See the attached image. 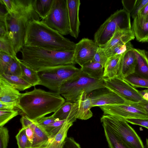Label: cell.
<instances>
[{
	"mask_svg": "<svg viewBox=\"0 0 148 148\" xmlns=\"http://www.w3.org/2000/svg\"><path fill=\"white\" fill-rule=\"evenodd\" d=\"M106 87L102 79L92 78L82 72L76 77L64 82L58 92L66 101L73 102L83 91L87 94L96 89Z\"/></svg>",
	"mask_w": 148,
	"mask_h": 148,
	"instance_id": "cell-7",
	"label": "cell"
},
{
	"mask_svg": "<svg viewBox=\"0 0 148 148\" xmlns=\"http://www.w3.org/2000/svg\"><path fill=\"white\" fill-rule=\"evenodd\" d=\"M132 29L139 42H148V15L137 16L133 20Z\"/></svg>",
	"mask_w": 148,
	"mask_h": 148,
	"instance_id": "cell-18",
	"label": "cell"
},
{
	"mask_svg": "<svg viewBox=\"0 0 148 148\" xmlns=\"http://www.w3.org/2000/svg\"><path fill=\"white\" fill-rule=\"evenodd\" d=\"M148 3V0H137L135 7L130 14V16L134 19Z\"/></svg>",
	"mask_w": 148,
	"mask_h": 148,
	"instance_id": "cell-40",
	"label": "cell"
},
{
	"mask_svg": "<svg viewBox=\"0 0 148 148\" xmlns=\"http://www.w3.org/2000/svg\"><path fill=\"white\" fill-rule=\"evenodd\" d=\"M0 77L19 91H23L32 86L20 76L3 73L0 75Z\"/></svg>",
	"mask_w": 148,
	"mask_h": 148,
	"instance_id": "cell-27",
	"label": "cell"
},
{
	"mask_svg": "<svg viewBox=\"0 0 148 148\" xmlns=\"http://www.w3.org/2000/svg\"><path fill=\"white\" fill-rule=\"evenodd\" d=\"M73 123L66 121L55 136L51 140L46 148H62L64 142L67 137L69 129Z\"/></svg>",
	"mask_w": 148,
	"mask_h": 148,
	"instance_id": "cell-24",
	"label": "cell"
},
{
	"mask_svg": "<svg viewBox=\"0 0 148 148\" xmlns=\"http://www.w3.org/2000/svg\"><path fill=\"white\" fill-rule=\"evenodd\" d=\"M57 120L52 115L47 117L44 116L36 121L38 125L44 129L46 127L53 123Z\"/></svg>",
	"mask_w": 148,
	"mask_h": 148,
	"instance_id": "cell-41",
	"label": "cell"
},
{
	"mask_svg": "<svg viewBox=\"0 0 148 148\" xmlns=\"http://www.w3.org/2000/svg\"><path fill=\"white\" fill-rule=\"evenodd\" d=\"M133 46L130 42L124 44L119 45L104 51L108 58L117 54L124 53L128 49Z\"/></svg>",
	"mask_w": 148,
	"mask_h": 148,
	"instance_id": "cell-35",
	"label": "cell"
},
{
	"mask_svg": "<svg viewBox=\"0 0 148 148\" xmlns=\"http://www.w3.org/2000/svg\"><path fill=\"white\" fill-rule=\"evenodd\" d=\"M9 136L8 129L5 127H0V148H7Z\"/></svg>",
	"mask_w": 148,
	"mask_h": 148,
	"instance_id": "cell-39",
	"label": "cell"
},
{
	"mask_svg": "<svg viewBox=\"0 0 148 148\" xmlns=\"http://www.w3.org/2000/svg\"><path fill=\"white\" fill-rule=\"evenodd\" d=\"M42 20L62 35L70 34L66 0H54L50 12Z\"/></svg>",
	"mask_w": 148,
	"mask_h": 148,
	"instance_id": "cell-9",
	"label": "cell"
},
{
	"mask_svg": "<svg viewBox=\"0 0 148 148\" xmlns=\"http://www.w3.org/2000/svg\"><path fill=\"white\" fill-rule=\"evenodd\" d=\"M136 58L133 47L130 48L123 54L118 76L123 78L135 73Z\"/></svg>",
	"mask_w": 148,
	"mask_h": 148,
	"instance_id": "cell-16",
	"label": "cell"
},
{
	"mask_svg": "<svg viewBox=\"0 0 148 148\" xmlns=\"http://www.w3.org/2000/svg\"><path fill=\"white\" fill-rule=\"evenodd\" d=\"M147 15H148V3L139 13L137 16L141 17H144Z\"/></svg>",
	"mask_w": 148,
	"mask_h": 148,
	"instance_id": "cell-48",
	"label": "cell"
},
{
	"mask_svg": "<svg viewBox=\"0 0 148 148\" xmlns=\"http://www.w3.org/2000/svg\"><path fill=\"white\" fill-rule=\"evenodd\" d=\"M108 58L105 51L99 47L92 60L100 63L104 68Z\"/></svg>",
	"mask_w": 148,
	"mask_h": 148,
	"instance_id": "cell-38",
	"label": "cell"
},
{
	"mask_svg": "<svg viewBox=\"0 0 148 148\" xmlns=\"http://www.w3.org/2000/svg\"><path fill=\"white\" fill-rule=\"evenodd\" d=\"M121 1L123 9L130 14L135 7L137 0H122Z\"/></svg>",
	"mask_w": 148,
	"mask_h": 148,
	"instance_id": "cell-44",
	"label": "cell"
},
{
	"mask_svg": "<svg viewBox=\"0 0 148 148\" xmlns=\"http://www.w3.org/2000/svg\"><path fill=\"white\" fill-rule=\"evenodd\" d=\"M140 103L144 107L148 113V101L145 100Z\"/></svg>",
	"mask_w": 148,
	"mask_h": 148,
	"instance_id": "cell-49",
	"label": "cell"
},
{
	"mask_svg": "<svg viewBox=\"0 0 148 148\" xmlns=\"http://www.w3.org/2000/svg\"><path fill=\"white\" fill-rule=\"evenodd\" d=\"M0 52L7 54L14 58L17 57L13 44L8 35L0 37Z\"/></svg>",
	"mask_w": 148,
	"mask_h": 148,
	"instance_id": "cell-31",
	"label": "cell"
},
{
	"mask_svg": "<svg viewBox=\"0 0 148 148\" xmlns=\"http://www.w3.org/2000/svg\"><path fill=\"white\" fill-rule=\"evenodd\" d=\"M145 148H148V139L147 138L146 139V143Z\"/></svg>",
	"mask_w": 148,
	"mask_h": 148,
	"instance_id": "cell-50",
	"label": "cell"
},
{
	"mask_svg": "<svg viewBox=\"0 0 148 148\" xmlns=\"http://www.w3.org/2000/svg\"><path fill=\"white\" fill-rule=\"evenodd\" d=\"M18 114L17 110H0V127H3L9 121Z\"/></svg>",
	"mask_w": 148,
	"mask_h": 148,
	"instance_id": "cell-36",
	"label": "cell"
},
{
	"mask_svg": "<svg viewBox=\"0 0 148 148\" xmlns=\"http://www.w3.org/2000/svg\"><path fill=\"white\" fill-rule=\"evenodd\" d=\"M25 128L26 135L30 142L32 143L34 137V131L29 126Z\"/></svg>",
	"mask_w": 148,
	"mask_h": 148,
	"instance_id": "cell-47",
	"label": "cell"
},
{
	"mask_svg": "<svg viewBox=\"0 0 148 148\" xmlns=\"http://www.w3.org/2000/svg\"><path fill=\"white\" fill-rule=\"evenodd\" d=\"M22 74L21 77L32 86L39 85L40 80L37 71L19 60Z\"/></svg>",
	"mask_w": 148,
	"mask_h": 148,
	"instance_id": "cell-25",
	"label": "cell"
},
{
	"mask_svg": "<svg viewBox=\"0 0 148 148\" xmlns=\"http://www.w3.org/2000/svg\"><path fill=\"white\" fill-rule=\"evenodd\" d=\"M62 148H81L80 145L72 137H67Z\"/></svg>",
	"mask_w": 148,
	"mask_h": 148,
	"instance_id": "cell-43",
	"label": "cell"
},
{
	"mask_svg": "<svg viewBox=\"0 0 148 148\" xmlns=\"http://www.w3.org/2000/svg\"><path fill=\"white\" fill-rule=\"evenodd\" d=\"M100 121L102 125L109 127L127 148H145L140 138L125 119L103 114Z\"/></svg>",
	"mask_w": 148,
	"mask_h": 148,
	"instance_id": "cell-6",
	"label": "cell"
},
{
	"mask_svg": "<svg viewBox=\"0 0 148 148\" xmlns=\"http://www.w3.org/2000/svg\"><path fill=\"white\" fill-rule=\"evenodd\" d=\"M7 14L4 16H0V37L8 35V28L6 20Z\"/></svg>",
	"mask_w": 148,
	"mask_h": 148,
	"instance_id": "cell-42",
	"label": "cell"
},
{
	"mask_svg": "<svg viewBox=\"0 0 148 148\" xmlns=\"http://www.w3.org/2000/svg\"><path fill=\"white\" fill-rule=\"evenodd\" d=\"M125 120L128 123L133 125L141 126L148 129V119H127Z\"/></svg>",
	"mask_w": 148,
	"mask_h": 148,
	"instance_id": "cell-45",
	"label": "cell"
},
{
	"mask_svg": "<svg viewBox=\"0 0 148 148\" xmlns=\"http://www.w3.org/2000/svg\"><path fill=\"white\" fill-rule=\"evenodd\" d=\"M105 135L110 148H127L108 127L102 125Z\"/></svg>",
	"mask_w": 148,
	"mask_h": 148,
	"instance_id": "cell-29",
	"label": "cell"
},
{
	"mask_svg": "<svg viewBox=\"0 0 148 148\" xmlns=\"http://www.w3.org/2000/svg\"><path fill=\"white\" fill-rule=\"evenodd\" d=\"M24 45L57 51H74L76 44L48 26L42 20H34L27 26Z\"/></svg>",
	"mask_w": 148,
	"mask_h": 148,
	"instance_id": "cell-3",
	"label": "cell"
},
{
	"mask_svg": "<svg viewBox=\"0 0 148 148\" xmlns=\"http://www.w3.org/2000/svg\"><path fill=\"white\" fill-rule=\"evenodd\" d=\"M21 94L18 90L0 77V101L18 104Z\"/></svg>",
	"mask_w": 148,
	"mask_h": 148,
	"instance_id": "cell-19",
	"label": "cell"
},
{
	"mask_svg": "<svg viewBox=\"0 0 148 148\" xmlns=\"http://www.w3.org/2000/svg\"><path fill=\"white\" fill-rule=\"evenodd\" d=\"M34 131V137L31 148H46L49 142L50 136L40 126L36 121H33L29 126Z\"/></svg>",
	"mask_w": 148,
	"mask_h": 148,
	"instance_id": "cell-20",
	"label": "cell"
},
{
	"mask_svg": "<svg viewBox=\"0 0 148 148\" xmlns=\"http://www.w3.org/2000/svg\"><path fill=\"white\" fill-rule=\"evenodd\" d=\"M54 0H35L34 8L40 18L44 19L50 12Z\"/></svg>",
	"mask_w": 148,
	"mask_h": 148,
	"instance_id": "cell-28",
	"label": "cell"
},
{
	"mask_svg": "<svg viewBox=\"0 0 148 148\" xmlns=\"http://www.w3.org/2000/svg\"><path fill=\"white\" fill-rule=\"evenodd\" d=\"M20 51L21 61L37 71L45 68L75 64L74 51H55L25 45Z\"/></svg>",
	"mask_w": 148,
	"mask_h": 148,
	"instance_id": "cell-4",
	"label": "cell"
},
{
	"mask_svg": "<svg viewBox=\"0 0 148 148\" xmlns=\"http://www.w3.org/2000/svg\"><path fill=\"white\" fill-rule=\"evenodd\" d=\"M102 79L106 87L127 102L137 103L145 100L139 91L118 76L111 78L103 77Z\"/></svg>",
	"mask_w": 148,
	"mask_h": 148,
	"instance_id": "cell-11",
	"label": "cell"
},
{
	"mask_svg": "<svg viewBox=\"0 0 148 148\" xmlns=\"http://www.w3.org/2000/svg\"><path fill=\"white\" fill-rule=\"evenodd\" d=\"M65 101L59 93L46 91L34 87L30 91L22 93L17 108L31 119L37 121L56 112Z\"/></svg>",
	"mask_w": 148,
	"mask_h": 148,
	"instance_id": "cell-1",
	"label": "cell"
},
{
	"mask_svg": "<svg viewBox=\"0 0 148 148\" xmlns=\"http://www.w3.org/2000/svg\"><path fill=\"white\" fill-rule=\"evenodd\" d=\"M14 58L7 54L0 52V75L3 73Z\"/></svg>",
	"mask_w": 148,
	"mask_h": 148,
	"instance_id": "cell-37",
	"label": "cell"
},
{
	"mask_svg": "<svg viewBox=\"0 0 148 148\" xmlns=\"http://www.w3.org/2000/svg\"><path fill=\"white\" fill-rule=\"evenodd\" d=\"M134 87L148 89V79L140 77L134 73L123 78Z\"/></svg>",
	"mask_w": 148,
	"mask_h": 148,
	"instance_id": "cell-30",
	"label": "cell"
},
{
	"mask_svg": "<svg viewBox=\"0 0 148 148\" xmlns=\"http://www.w3.org/2000/svg\"><path fill=\"white\" fill-rule=\"evenodd\" d=\"M70 34L75 38H78L80 32L79 11L81 4L79 0H66Z\"/></svg>",
	"mask_w": 148,
	"mask_h": 148,
	"instance_id": "cell-14",
	"label": "cell"
},
{
	"mask_svg": "<svg viewBox=\"0 0 148 148\" xmlns=\"http://www.w3.org/2000/svg\"><path fill=\"white\" fill-rule=\"evenodd\" d=\"M136 66L134 73L137 75L148 79V51L134 48Z\"/></svg>",
	"mask_w": 148,
	"mask_h": 148,
	"instance_id": "cell-22",
	"label": "cell"
},
{
	"mask_svg": "<svg viewBox=\"0 0 148 148\" xmlns=\"http://www.w3.org/2000/svg\"><path fill=\"white\" fill-rule=\"evenodd\" d=\"M88 95L91 100L92 107L123 104L127 102L106 87L96 89Z\"/></svg>",
	"mask_w": 148,
	"mask_h": 148,
	"instance_id": "cell-13",
	"label": "cell"
},
{
	"mask_svg": "<svg viewBox=\"0 0 148 148\" xmlns=\"http://www.w3.org/2000/svg\"><path fill=\"white\" fill-rule=\"evenodd\" d=\"M130 14L124 9L112 14L101 25L94 35V41L99 46L104 45L118 29H132Z\"/></svg>",
	"mask_w": 148,
	"mask_h": 148,
	"instance_id": "cell-8",
	"label": "cell"
},
{
	"mask_svg": "<svg viewBox=\"0 0 148 148\" xmlns=\"http://www.w3.org/2000/svg\"><path fill=\"white\" fill-rule=\"evenodd\" d=\"M143 91L147 92H148V89L145 90H143Z\"/></svg>",
	"mask_w": 148,
	"mask_h": 148,
	"instance_id": "cell-51",
	"label": "cell"
},
{
	"mask_svg": "<svg viewBox=\"0 0 148 148\" xmlns=\"http://www.w3.org/2000/svg\"><path fill=\"white\" fill-rule=\"evenodd\" d=\"M37 72L40 80L39 85L58 93L64 82L77 77L82 71L73 65L69 64L43 69Z\"/></svg>",
	"mask_w": 148,
	"mask_h": 148,
	"instance_id": "cell-5",
	"label": "cell"
},
{
	"mask_svg": "<svg viewBox=\"0 0 148 148\" xmlns=\"http://www.w3.org/2000/svg\"><path fill=\"white\" fill-rule=\"evenodd\" d=\"M123 53L108 58L104 67L103 77L111 78L118 76Z\"/></svg>",
	"mask_w": 148,
	"mask_h": 148,
	"instance_id": "cell-23",
	"label": "cell"
},
{
	"mask_svg": "<svg viewBox=\"0 0 148 148\" xmlns=\"http://www.w3.org/2000/svg\"><path fill=\"white\" fill-rule=\"evenodd\" d=\"M78 103L77 119L86 120L91 118L93 114L90 110L92 108L90 99L88 94L84 91H82L76 100Z\"/></svg>",
	"mask_w": 148,
	"mask_h": 148,
	"instance_id": "cell-21",
	"label": "cell"
},
{
	"mask_svg": "<svg viewBox=\"0 0 148 148\" xmlns=\"http://www.w3.org/2000/svg\"><path fill=\"white\" fill-rule=\"evenodd\" d=\"M19 60L17 57L14 58L5 70L3 73L21 76L22 71Z\"/></svg>",
	"mask_w": 148,
	"mask_h": 148,
	"instance_id": "cell-32",
	"label": "cell"
},
{
	"mask_svg": "<svg viewBox=\"0 0 148 148\" xmlns=\"http://www.w3.org/2000/svg\"><path fill=\"white\" fill-rule=\"evenodd\" d=\"M104 114L117 116L125 119H148V113L140 103L127 102L123 104L99 106Z\"/></svg>",
	"mask_w": 148,
	"mask_h": 148,
	"instance_id": "cell-10",
	"label": "cell"
},
{
	"mask_svg": "<svg viewBox=\"0 0 148 148\" xmlns=\"http://www.w3.org/2000/svg\"><path fill=\"white\" fill-rule=\"evenodd\" d=\"M17 103L0 101V110H14L17 108Z\"/></svg>",
	"mask_w": 148,
	"mask_h": 148,
	"instance_id": "cell-46",
	"label": "cell"
},
{
	"mask_svg": "<svg viewBox=\"0 0 148 148\" xmlns=\"http://www.w3.org/2000/svg\"><path fill=\"white\" fill-rule=\"evenodd\" d=\"M133 31L128 29H118L111 39L104 45L99 46L105 51L116 46L125 44L135 38Z\"/></svg>",
	"mask_w": 148,
	"mask_h": 148,
	"instance_id": "cell-17",
	"label": "cell"
},
{
	"mask_svg": "<svg viewBox=\"0 0 148 148\" xmlns=\"http://www.w3.org/2000/svg\"><path fill=\"white\" fill-rule=\"evenodd\" d=\"M67 121L60 120L58 119L55 122L49 125L44 129L50 136L49 142L57 134L63 125Z\"/></svg>",
	"mask_w": 148,
	"mask_h": 148,
	"instance_id": "cell-34",
	"label": "cell"
},
{
	"mask_svg": "<svg viewBox=\"0 0 148 148\" xmlns=\"http://www.w3.org/2000/svg\"><path fill=\"white\" fill-rule=\"evenodd\" d=\"M82 72L90 77L98 79H102L104 68L100 63L92 60L80 68Z\"/></svg>",
	"mask_w": 148,
	"mask_h": 148,
	"instance_id": "cell-26",
	"label": "cell"
},
{
	"mask_svg": "<svg viewBox=\"0 0 148 148\" xmlns=\"http://www.w3.org/2000/svg\"><path fill=\"white\" fill-rule=\"evenodd\" d=\"M18 148H31L32 143L26 135L25 128H22L16 136Z\"/></svg>",
	"mask_w": 148,
	"mask_h": 148,
	"instance_id": "cell-33",
	"label": "cell"
},
{
	"mask_svg": "<svg viewBox=\"0 0 148 148\" xmlns=\"http://www.w3.org/2000/svg\"><path fill=\"white\" fill-rule=\"evenodd\" d=\"M78 108L77 100L73 102L65 101L52 115L56 119L73 123L77 119Z\"/></svg>",
	"mask_w": 148,
	"mask_h": 148,
	"instance_id": "cell-15",
	"label": "cell"
},
{
	"mask_svg": "<svg viewBox=\"0 0 148 148\" xmlns=\"http://www.w3.org/2000/svg\"><path fill=\"white\" fill-rule=\"evenodd\" d=\"M35 0H13L11 11L6 16L8 36L17 53L24 45V39L29 23L40 20L34 8Z\"/></svg>",
	"mask_w": 148,
	"mask_h": 148,
	"instance_id": "cell-2",
	"label": "cell"
},
{
	"mask_svg": "<svg viewBox=\"0 0 148 148\" xmlns=\"http://www.w3.org/2000/svg\"><path fill=\"white\" fill-rule=\"evenodd\" d=\"M99 46L93 40L84 38L75 44L73 58L81 67L92 60Z\"/></svg>",
	"mask_w": 148,
	"mask_h": 148,
	"instance_id": "cell-12",
	"label": "cell"
}]
</instances>
